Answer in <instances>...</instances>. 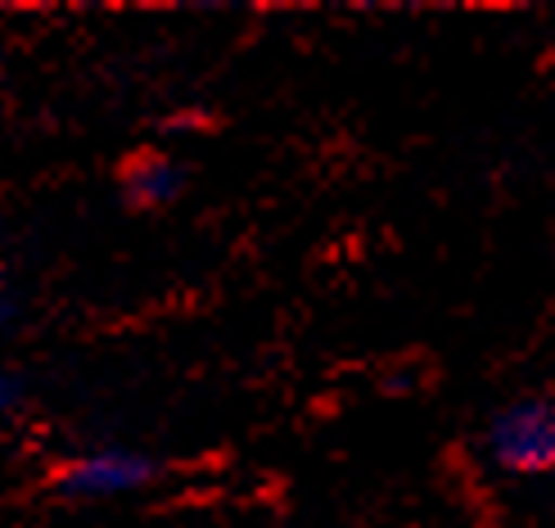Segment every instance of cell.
Instances as JSON below:
<instances>
[{"instance_id":"5b68a950","label":"cell","mask_w":555,"mask_h":528,"mask_svg":"<svg viewBox=\"0 0 555 528\" xmlns=\"http://www.w3.org/2000/svg\"><path fill=\"white\" fill-rule=\"evenodd\" d=\"M5 321H10V298L0 294V325H5Z\"/></svg>"},{"instance_id":"7a4b0ae2","label":"cell","mask_w":555,"mask_h":528,"mask_svg":"<svg viewBox=\"0 0 555 528\" xmlns=\"http://www.w3.org/2000/svg\"><path fill=\"white\" fill-rule=\"evenodd\" d=\"M150 479H154V461L145 452L95 448V452H81L64 465L60 492L73 497V502H108V497L141 492Z\"/></svg>"},{"instance_id":"3957f363","label":"cell","mask_w":555,"mask_h":528,"mask_svg":"<svg viewBox=\"0 0 555 528\" xmlns=\"http://www.w3.org/2000/svg\"><path fill=\"white\" fill-rule=\"evenodd\" d=\"M127 199L131 204H141V208H163V204H172L181 185H185V172H181V163L168 158V154H145V158H135L127 177Z\"/></svg>"},{"instance_id":"277c9868","label":"cell","mask_w":555,"mask_h":528,"mask_svg":"<svg viewBox=\"0 0 555 528\" xmlns=\"http://www.w3.org/2000/svg\"><path fill=\"white\" fill-rule=\"evenodd\" d=\"M14 398H18V394H14V379H5V375H0V411H5Z\"/></svg>"},{"instance_id":"6da1fadb","label":"cell","mask_w":555,"mask_h":528,"mask_svg":"<svg viewBox=\"0 0 555 528\" xmlns=\"http://www.w3.org/2000/svg\"><path fill=\"white\" fill-rule=\"evenodd\" d=\"M488 452L511 475H542L555 465V402L524 398L496 411L488 425Z\"/></svg>"}]
</instances>
